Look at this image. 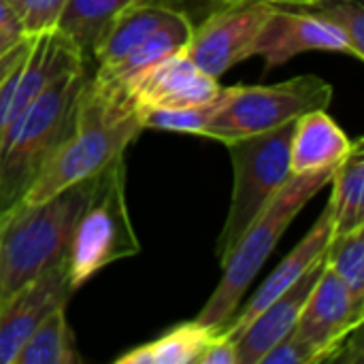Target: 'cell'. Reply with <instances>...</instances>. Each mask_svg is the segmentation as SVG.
Here are the masks:
<instances>
[{"label":"cell","mask_w":364,"mask_h":364,"mask_svg":"<svg viewBox=\"0 0 364 364\" xmlns=\"http://www.w3.org/2000/svg\"><path fill=\"white\" fill-rule=\"evenodd\" d=\"M92 73L87 62L55 79L0 134V218L13 213L70 136L77 105Z\"/></svg>","instance_id":"obj_1"},{"label":"cell","mask_w":364,"mask_h":364,"mask_svg":"<svg viewBox=\"0 0 364 364\" xmlns=\"http://www.w3.org/2000/svg\"><path fill=\"white\" fill-rule=\"evenodd\" d=\"M141 132L143 124L132 107L107 98L87 81L77 105L70 136L55 151L17 209L38 205L79 181L96 177L111 160L124 156L126 147Z\"/></svg>","instance_id":"obj_2"},{"label":"cell","mask_w":364,"mask_h":364,"mask_svg":"<svg viewBox=\"0 0 364 364\" xmlns=\"http://www.w3.org/2000/svg\"><path fill=\"white\" fill-rule=\"evenodd\" d=\"M331 179L333 168L290 175L267 209L250 224L230 254L222 260V279L196 316V322L213 328L215 333L222 331V326L239 311L245 290L256 279L292 220L307 207L311 198L331 186Z\"/></svg>","instance_id":"obj_3"},{"label":"cell","mask_w":364,"mask_h":364,"mask_svg":"<svg viewBox=\"0 0 364 364\" xmlns=\"http://www.w3.org/2000/svg\"><path fill=\"white\" fill-rule=\"evenodd\" d=\"M94 179L79 181L53 198L15 209L0 232V309L41 273L66 258L75 222Z\"/></svg>","instance_id":"obj_4"},{"label":"cell","mask_w":364,"mask_h":364,"mask_svg":"<svg viewBox=\"0 0 364 364\" xmlns=\"http://www.w3.org/2000/svg\"><path fill=\"white\" fill-rule=\"evenodd\" d=\"M139 252L141 243L126 203V162L117 156L96 175L92 194L75 222L66 252L73 288L79 290L105 267Z\"/></svg>","instance_id":"obj_5"},{"label":"cell","mask_w":364,"mask_h":364,"mask_svg":"<svg viewBox=\"0 0 364 364\" xmlns=\"http://www.w3.org/2000/svg\"><path fill=\"white\" fill-rule=\"evenodd\" d=\"M294 122L275 130L224 143L232 162L235 183L228 215L215 254L224 260L250 224L267 209L279 188L290 179V139Z\"/></svg>","instance_id":"obj_6"},{"label":"cell","mask_w":364,"mask_h":364,"mask_svg":"<svg viewBox=\"0 0 364 364\" xmlns=\"http://www.w3.org/2000/svg\"><path fill=\"white\" fill-rule=\"evenodd\" d=\"M331 102L333 85L318 75H301L275 85H232L203 136L230 143L296 122Z\"/></svg>","instance_id":"obj_7"},{"label":"cell","mask_w":364,"mask_h":364,"mask_svg":"<svg viewBox=\"0 0 364 364\" xmlns=\"http://www.w3.org/2000/svg\"><path fill=\"white\" fill-rule=\"evenodd\" d=\"M273 9V0H237L222 6L203 23L192 26L188 55L203 73L222 77L239 62L256 55L258 36Z\"/></svg>","instance_id":"obj_8"},{"label":"cell","mask_w":364,"mask_h":364,"mask_svg":"<svg viewBox=\"0 0 364 364\" xmlns=\"http://www.w3.org/2000/svg\"><path fill=\"white\" fill-rule=\"evenodd\" d=\"M87 60L58 30L32 36L26 58L0 81V134L62 75Z\"/></svg>","instance_id":"obj_9"},{"label":"cell","mask_w":364,"mask_h":364,"mask_svg":"<svg viewBox=\"0 0 364 364\" xmlns=\"http://www.w3.org/2000/svg\"><path fill=\"white\" fill-rule=\"evenodd\" d=\"M186 47L156 62L130 81L124 96L136 115L151 109L203 105L222 92L218 79L203 73L188 55Z\"/></svg>","instance_id":"obj_10"},{"label":"cell","mask_w":364,"mask_h":364,"mask_svg":"<svg viewBox=\"0 0 364 364\" xmlns=\"http://www.w3.org/2000/svg\"><path fill=\"white\" fill-rule=\"evenodd\" d=\"M307 51L348 53L358 60L350 38L328 19L309 11L275 4L256 43V55L264 60V73Z\"/></svg>","instance_id":"obj_11"},{"label":"cell","mask_w":364,"mask_h":364,"mask_svg":"<svg viewBox=\"0 0 364 364\" xmlns=\"http://www.w3.org/2000/svg\"><path fill=\"white\" fill-rule=\"evenodd\" d=\"M363 322L364 303L352 296L348 286L324 262V271L309 292L294 326L296 335L314 350L316 363H326L341 339L363 326Z\"/></svg>","instance_id":"obj_12"},{"label":"cell","mask_w":364,"mask_h":364,"mask_svg":"<svg viewBox=\"0 0 364 364\" xmlns=\"http://www.w3.org/2000/svg\"><path fill=\"white\" fill-rule=\"evenodd\" d=\"M77 290L68 277L66 258L41 273L0 309V364H15L23 343L36 326L62 305H68Z\"/></svg>","instance_id":"obj_13"},{"label":"cell","mask_w":364,"mask_h":364,"mask_svg":"<svg viewBox=\"0 0 364 364\" xmlns=\"http://www.w3.org/2000/svg\"><path fill=\"white\" fill-rule=\"evenodd\" d=\"M335 222H333V207L331 200L326 203L324 211L318 215L316 224L309 228V232L301 239V243L279 262V267L267 277V282L256 290V294L245 303L241 311H237L218 335L228 337L230 341H237V337L245 331V326L275 299H279L292 284H296L326 252L331 239H333Z\"/></svg>","instance_id":"obj_14"},{"label":"cell","mask_w":364,"mask_h":364,"mask_svg":"<svg viewBox=\"0 0 364 364\" xmlns=\"http://www.w3.org/2000/svg\"><path fill=\"white\" fill-rule=\"evenodd\" d=\"M322 271H324V256L296 284H292L279 299L269 303L245 326V331L235 341L237 364H260L262 356L296 326L305 301L314 290Z\"/></svg>","instance_id":"obj_15"},{"label":"cell","mask_w":364,"mask_h":364,"mask_svg":"<svg viewBox=\"0 0 364 364\" xmlns=\"http://www.w3.org/2000/svg\"><path fill=\"white\" fill-rule=\"evenodd\" d=\"M352 139L326 113V109L309 111L294 122L290 139V171L305 175L335 168L352 149Z\"/></svg>","instance_id":"obj_16"},{"label":"cell","mask_w":364,"mask_h":364,"mask_svg":"<svg viewBox=\"0 0 364 364\" xmlns=\"http://www.w3.org/2000/svg\"><path fill=\"white\" fill-rule=\"evenodd\" d=\"M183 15L188 13L168 4L166 0H139L126 6L113 19L107 34L94 49L92 60L98 66L111 64L119 60L126 51H130L134 45L143 43L147 36L156 34L158 30L175 23Z\"/></svg>","instance_id":"obj_17"},{"label":"cell","mask_w":364,"mask_h":364,"mask_svg":"<svg viewBox=\"0 0 364 364\" xmlns=\"http://www.w3.org/2000/svg\"><path fill=\"white\" fill-rule=\"evenodd\" d=\"M139 0H66L55 30L90 62L113 19Z\"/></svg>","instance_id":"obj_18"},{"label":"cell","mask_w":364,"mask_h":364,"mask_svg":"<svg viewBox=\"0 0 364 364\" xmlns=\"http://www.w3.org/2000/svg\"><path fill=\"white\" fill-rule=\"evenodd\" d=\"M218 333L196 320L171 328L151 343L139 346L117 358V364H198Z\"/></svg>","instance_id":"obj_19"},{"label":"cell","mask_w":364,"mask_h":364,"mask_svg":"<svg viewBox=\"0 0 364 364\" xmlns=\"http://www.w3.org/2000/svg\"><path fill=\"white\" fill-rule=\"evenodd\" d=\"M333 235L364 226V141L356 139L348 156L333 168Z\"/></svg>","instance_id":"obj_20"},{"label":"cell","mask_w":364,"mask_h":364,"mask_svg":"<svg viewBox=\"0 0 364 364\" xmlns=\"http://www.w3.org/2000/svg\"><path fill=\"white\" fill-rule=\"evenodd\" d=\"M75 335L66 318V305L55 307L30 335L15 364H79Z\"/></svg>","instance_id":"obj_21"},{"label":"cell","mask_w":364,"mask_h":364,"mask_svg":"<svg viewBox=\"0 0 364 364\" xmlns=\"http://www.w3.org/2000/svg\"><path fill=\"white\" fill-rule=\"evenodd\" d=\"M324 262L348 286L352 296L364 303V226L333 235L324 252Z\"/></svg>","instance_id":"obj_22"},{"label":"cell","mask_w":364,"mask_h":364,"mask_svg":"<svg viewBox=\"0 0 364 364\" xmlns=\"http://www.w3.org/2000/svg\"><path fill=\"white\" fill-rule=\"evenodd\" d=\"M228 87H222V92L203 105H190V107H177V109H151L139 115L143 130H164V132H186V134H200L205 132L211 117L222 109L226 100Z\"/></svg>","instance_id":"obj_23"},{"label":"cell","mask_w":364,"mask_h":364,"mask_svg":"<svg viewBox=\"0 0 364 364\" xmlns=\"http://www.w3.org/2000/svg\"><path fill=\"white\" fill-rule=\"evenodd\" d=\"M282 6H292L301 11H309L335 23L352 43L358 53V60H364V9L360 0H273Z\"/></svg>","instance_id":"obj_24"},{"label":"cell","mask_w":364,"mask_h":364,"mask_svg":"<svg viewBox=\"0 0 364 364\" xmlns=\"http://www.w3.org/2000/svg\"><path fill=\"white\" fill-rule=\"evenodd\" d=\"M17 17L23 36H38L55 30L66 0H6Z\"/></svg>","instance_id":"obj_25"},{"label":"cell","mask_w":364,"mask_h":364,"mask_svg":"<svg viewBox=\"0 0 364 364\" xmlns=\"http://www.w3.org/2000/svg\"><path fill=\"white\" fill-rule=\"evenodd\" d=\"M260 364H316V354L292 328L262 356Z\"/></svg>","instance_id":"obj_26"},{"label":"cell","mask_w":364,"mask_h":364,"mask_svg":"<svg viewBox=\"0 0 364 364\" xmlns=\"http://www.w3.org/2000/svg\"><path fill=\"white\" fill-rule=\"evenodd\" d=\"M198 364H237L235 354V341H230L224 335H215L213 341L203 352Z\"/></svg>","instance_id":"obj_27"},{"label":"cell","mask_w":364,"mask_h":364,"mask_svg":"<svg viewBox=\"0 0 364 364\" xmlns=\"http://www.w3.org/2000/svg\"><path fill=\"white\" fill-rule=\"evenodd\" d=\"M30 45H32V36H23L15 47H11L9 51H4V53H0V81L26 58V53H28V49H30Z\"/></svg>","instance_id":"obj_28"},{"label":"cell","mask_w":364,"mask_h":364,"mask_svg":"<svg viewBox=\"0 0 364 364\" xmlns=\"http://www.w3.org/2000/svg\"><path fill=\"white\" fill-rule=\"evenodd\" d=\"M0 28L2 30H11V32H19L21 34V28L17 23V17L15 13L11 11L9 2L6 0H0Z\"/></svg>","instance_id":"obj_29"},{"label":"cell","mask_w":364,"mask_h":364,"mask_svg":"<svg viewBox=\"0 0 364 364\" xmlns=\"http://www.w3.org/2000/svg\"><path fill=\"white\" fill-rule=\"evenodd\" d=\"M21 38H23V34L11 32V30H2V28H0V53H4V51H9L11 47H15Z\"/></svg>","instance_id":"obj_30"},{"label":"cell","mask_w":364,"mask_h":364,"mask_svg":"<svg viewBox=\"0 0 364 364\" xmlns=\"http://www.w3.org/2000/svg\"><path fill=\"white\" fill-rule=\"evenodd\" d=\"M11 215V213H9ZM9 215H4V218H0V232H2V228H4V224L9 222Z\"/></svg>","instance_id":"obj_31"}]
</instances>
